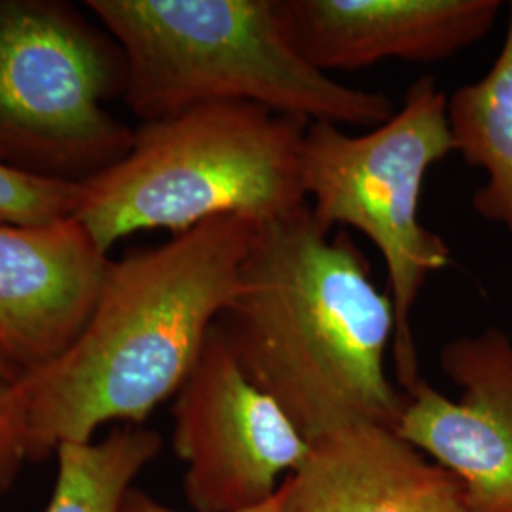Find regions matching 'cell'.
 <instances>
[{
	"label": "cell",
	"instance_id": "277c9868",
	"mask_svg": "<svg viewBox=\"0 0 512 512\" xmlns=\"http://www.w3.org/2000/svg\"><path fill=\"white\" fill-rule=\"evenodd\" d=\"M311 122L253 103H211L135 129L128 154L80 184L74 211L109 255L141 230L184 234L239 215L262 224L306 205L300 152Z\"/></svg>",
	"mask_w": 512,
	"mask_h": 512
},
{
	"label": "cell",
	"instance_id": "7c38bea8",
	"mask_svg": "<svg viewBox=\"0 0 512 512\" xmlns=\"http://www.w3.org/2000/svg\"><path fill=\"white\" fill-rule=\"evenodd\" d=\"M454 150L486 173L473 194V209L501 224L512 238V2L507 33L490 71L448 97Z\"/></svg>",
	"mask_w": 512,
	"mask_h": 512
},
{
	"label": "cell",
	"instance_id": "ba28073f",
	"mask_svg": "<svg viewBox=\"0 0 512 512\" xmlns=\"http://www.w3.org/2000/svg\"><path fill=\"white\" fill-rule=\"evenodd\" d=\"M440 368L461 397L420 378L404 391L395 433L458 480L463 512H512L511 338L495 327L456 338Z\"/></svg>",
	"mask_w": 512,
	"mask_h": 512
},
{
	"label": "cell",
	"instance_id": "4fadbf2b",
	"mask_svg": "<svg viewBox=\"0 0 512 512\" xmlns=\"http://www.w3.org/2000/svg\"><path fill=\"white\" fill-rule=\"evenodd\" d=\"M162 450V437L141 425L116 427L107 439L57 448V480L44 512H120L133 480Z\"/></svg>",
	"mask_w": 512,
	"mask_h": 512
},
{
	"label": "cell",
	"instance_id": "5bb4252c",
	"mask_svg": "<svg viewBox=\"0 0 512 512\" xmlns=\"http://www.w3.org/2000/svg\"><path fill=\"white\" fill-rule=\"evenodd\" d=\"M80 184L37 179L0 165V224L38 226L74 217Z\"/></svg>",
	"mask_w": 512,
	"mask_h": 512
},
{
	"label": "cell",
	"instance_id": "9c48e42d",
	"mask_svg": "<svg viewBox=\"0 0 512 512\" xmlns=\"http://www.w3.org/2000/svg\"><path fill=\"white\" fill-rule=\"evenodd\" d=\"M109 262L74 217L0 224V361L18 376L55 361L86 327Z\"/></svg>",
	"mask_w": 512,
	"mask_h": 512
},
{
	"label": "cell",
	"instance_id": "7a4b0ae2",
	"mask_svg": "<svg viewBox=\"0 0 512 512\" xmlns=\"http://www.w3.org/2000/svg\"><path fill=\"white\" fill-rule=\"evenodd\" d=\"M217 327L311 444L353 425L395 429L406 397L385 368L393 300L355 241L321 228L308 203L256 226L241 289Z\"/></svg>",
	"mask_w": 512,
	"mask_h": 512
},
{
	"label": "cell",
	"instance_id": "8992f818",
	"mask_svg": "<svg viewBox=\"0 0 512 512\" xmlns=\"http://www.w3.org/2000/svg\"><path fill=\"white\" fill-rule=\"evenodd\" d=\"M126 55L63 0H0V165L84 184L118 164L135 129L105 105L126 90Z\"/></svg>",
	"mask_w": 512,
	"mask_h": 512
},
{
	"label": "cell",
	"instance_id": "5b68a950",
	"mask_svg": "<svg viewBox=\"0 0 512 512\" xmlns=\"http://www.w3.org/2000/svg\"><path fill=\"white\" fill-rule=\"evenodd\" d=\"M454 150L448 97L429 74L414 80L389 120L366 133L311 122L302 141L300 177L311 215L332 232H361L384 258L395 308L393 363L406 391L420 380L412 313L427 279L452 262V247L423 226L420 198L433 165Z\"/></svg>",
	"mask_w": 512,
	"mask_h": 512
},
{
	"label": "cell",
	"instance_id": "52a82bcc",
	"mask_svg": "<svg viewBox=\"0 0 512 512\" xmlns=\"http://www.w3.org/2000/svg\"><path fill=\"white\" fill-rule=\"evenodd\" d=\"M173 448L186 463L194 512H247L270 503L311 452L285 410L253 384L215 325L175 395Z\"/></svg>",
	"mask_w": 512,
	"mask_h": 512
},
{
	"label": "cell",
	"instance_id": "30bf717a",
	"mask_svg": "<svg viewBox=\"0 0 512 512\" xmlns=\"http://www.w3.org/2000/svg\"><path fill=\"white\" fill-rule=\"evenodd\" d=\"M294 50L317 71L437 63L494 29L501 0H275Z\"/></svg>",
	"mask_w": 512,
	"mask_h": 512
},
{
	"label": "cell",
	"instance_id": "2e32d148",
	"mask_svg": "<svg viewBox=\"0 0 512 512\" xmlns=\"http://www.w3.org/2000/svg\"><path fill=\"white\" fill-rule=\"evenodd\" d=\"M279 495V494H277ZM277 495H275L274 499L270 501V503H266V505H262V507H258V509H253V511L247 512H275L277 509ZM120 512H183L177 511V509H171V507H165L162 505L160 501H156L154 497H150V495L145 494L143 490H137V488H131L126 497H124V501H122V507H120Z\"/></svg>",
	"mask_w": 512,
	"mask_h": 512
},
{
	"label": "cell",
	"instance_id": "8fae6325",
	"mask_svg": "<svg viewBox=\"0 0 512 512\" xmlns=\"http://www.w3.org/2000/svg\"><path fill=\"white\" fill-rule=\"evenodd\" d=\"M275 512H463V488L395 429L365 423L313 442Z\"/></svg>",
	"mask_w": 512,
	"mask_h": 512
},
{
	"label": "cell",
	"instance_id": "6da1fadb",
	"mask_svg": "<svg viewBox=\"0 0 512 512\" xmlns=\"http://www.w3.org/2000/svg\"><path fill=\"white\" fill-rule=\"evenodd\" d=\"M255 220L226 215L110 260L86 327L55 361L19 376L29 461L141 425L181 389L241 289Z\"/></svg>",
	"mask_w": 512,
	"mask_h": 512
},
{
	"label": "cell",
	"instance_id": "9a60e30c",
	"mask_svg": "<svg viewBox=\"0 0 512 512\" xmlns=\"http://www.w3.org/2000/svg\"><path fill=\"white\" fill-rule=\"evenodd\" d=\"M18 374L0 361V495L16 482L27 456V442L19 412Z\"/></svg>",
	"mask_w": 512,
	"mask_h": 512
},
{
	"label": "cell",
	"instance_id": "3957f363",
	"mask_svg": "<svg viewBox=\"0 0 512 512\" xmlns=\"http://www.w3.org/2000/svg\"><path fill=\"white\" fill-rule=\"evenodd\" d=\"M126 55L122 101L143 122L253 103L308 122L372 129L393 101L321 73L294 50L275 0H86Z\"/></svg>",
	"mask_w": 512,
	"mask_h": 512
}]
</instances>
